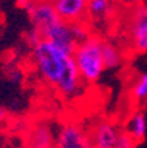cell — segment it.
<instances>
[{
    "label": "cell",
    "mask_w": 147,
    "mask_h": 148,
    "mask_svg": "<svg viewBox=\"0 0 147 148\" xmlns=\"http://www.w3.org/2000/svg\"><path fill=\"white\" fill-rule=\"evenodd\" d=\"M32 63L38 75L62 97L69 100L81 94L84 81L72 53L41 38L32 46Z\"/></svg>",
    "instance_id": "1"
},
{
    "label": "cell",
    "mask_w": 147,
    "mask_h": 148,
    "mask_svg": "<svg viewBox=\"0 0 147 148\" xmlns=\"http://www.w3.org/2000/svg\"><path fill=\"white\" fill-rule=\"evenodd\" d=\"M101 44L103 40L100 37L90 34L86 40L79 41L72 53L84 84L97 82L104 71L103 57H101Z\"/></svg>",
    "instance_id": "2"
},
{
    "label": "cell",
    "mask_w": 147,
    "mask_h": 148,
    "mask_svg": "<svg viewBox=\"0 0 147 148\" xmlns=\"http://www.w3.org/2000/svg\"><path fill=\"white\" fill-rule=\"evenodd\" d=\"M131 47L137 54L147 53V5H137L130 19Z\"/></svg>",
    "instance_id": "3"
},
{
    "label": "cell",
    "mask_w": 147,
    "mask_h": 148,
    "mask_svg": "<svg viewBox=\"0 0 147 148\" xmlns=\"http://www.w3.org/2000/svg\"><path fill=\"white\" fill-rule=\"evenodd\" d=\"M55 145L57 148H87L90 147V138L81 125L66 122L60 126Z\"/></svg>",
    "instance_id": "4"
},
{
    "label": "cell",
    "mask_w": 147,
    "mask_h": 148,
    "mask_svg": "<svg viewBox=\"0 0 147 148\" xmlns=\"http://www.w3.org/2000/svg\"><path fill=\"white\" fill-rule=\"evenodd\" d=\"M118 126L110 120H100L91 131L90 145L94 148H115L119 138Z\"/></svg>",
    "instance_id": "5"
},
{
    "label": "cell",
    "mask_w": 147,
    "mask_h": 148,
    "mask_svg": "<svg viewBox=\"0 0 147 148\" xmlns=\"http://www.w3.org/2000/svg\"><path fill=\"white\" fill-rule=\"evenodd\" d=\"M41 38H46L52 43L57 44L59 47H62L63 50L69 51V53H74L75 47H77V40L74 38V34H72V29H71V24L65 22V21H56V22L47 28L44 31V34L41 35Z\"/></svg>",
    "instance_id": "6"
},
{
    "label": "cell",
    "mask_w": 147,
    "mask_h": 148,
    "mask_svg": "<svg viewBox=\"0 0 147 148\" xmlns=\"http://www.w3.org/2000/svg\"><path fill=\"white\" fill-rule=\"evenodd\" d=\"M52 2L62 21L68 24L86 21L88 0H52Z\"/></svg>",
    "instance_id": "7"
},
{
    "label": "cell",
    "mask_w": 147,
    "mask_h": 148,
    "mask_svg": "<svg viewBox=\"0 0 147 148\" xmlns=\"http://www.w3.org/2000/svg\"><path fill=\"white\" fill-rule=\"evenodd\" d=\"M55 145V138L50 126L46 123L35 125L28 136V147L30 148H49Z\"/></svg>",
    "instance_id": "8"
},
{
    "label": "cell",
    "mask_w": 147,
    "mask_h": 148,
    "mask_svg": "<svg viewBox=\"0 0 147 148\" xmlns=\"http://www.w3.org/2000/svg\"><path fill=\"white\" fill-rule=\"evenodd\" d=\"M127 134L138 144L141 142L144 138H146V134H147V119H146V114L143 112H135L128 123H127Z\"/></svg>",
    "instance_id": "9"
},
{
    "label": "cell",
    "mask_w": 147,
    "mask_h": 148,
    "mask_svg": "<svg viewBox=\"0 0 147 148\" xmlns=\"http://www.w3.org/2000/svg\"><path fill=\"white\" fill-rule=\"evenodd\" d=\"M101 57H103V65L104 69H116L122 63V53L121 50L108 41H103L101 44Z\"/></svg>",
    "instance_id": "10"
},
{
    "label": "cell",
    "mask_w": 147,
    "mask_h": 148,
    "mask_svg": "<svg viewBox=\"0 0 147 148\" xmlns=\"http://www.w3.org/2000/svg\"><path fill=\"white\" fill-rule=\"evenodd\" d=\"M113 0H88L87 16L91 19H104L113 12Z\"/></svg>",
    "instance_id": "11"
},
{
    "label": "cell",
    "mask_w": 147,
    "mask_h": 148,
    "mask_svg": "<svg viewBox=\"0 0 147 148\" xmlns=\"http://www.w3.org/2000/svg\"><path fill=\"white\" fill-rule=\"evenodd\" d=\"M133 97L135 101L141 103L147 100V72L141 73L133 85Z\"/></svg>",
    "instance_id": "12"
},
{
    "label": "cell",
    "mask_w": 147,
    "mask_h": 148,
    "mask_svg": "<svg viewBox=\"0 0 147 148\" xmlns=\"http://www.w3.org/2000/svg\"><path fill=\"white\" fill-rule=\"evenodd\" d=\"M71 29H72V34H74V38L77 40V43L79 41L86 40L88 35H90V31H88V27L86 25V22H74L71 24Z\"/></svg>",
    "instance_id": "13"
},
{
    "label": "cell",
    "mask_w": 147,
    "mask_h": 148,
    "mask_svg": "<svg viewBox=\"0 0 147 148\" xmlns=\"http://www.w3.org/2000/svg\"><path fill=\"white\" fill-rule=\"evenodd\" d=\"M137 142L127 134H119V138H118V142H116V147L115 148H135Z\"/></svg>",
    "instance_id": "14"
},
{
    "label": "cell",
    "mask_w": 147,
    "mask_h": 148,
    "mask_svg": "<svg viewBox=\"0 0 147 148\" xmlns=\"http://www.w3.org/2000/svg\"><path fill=\"white\" fill-rule=\"evenodd\" d=\"M115 3L121 5V6H128V8H134L137 5H141L144 0H113Z\"/></svg>",
    "instance_id": "15"
},
{
    "label": "cell",
    "mask_w": 147,
    "mask_h": 148,
    "mask_svg": "<svg viewBox=\"0 0 147 148\" xmlns=\"http://www.w3.org/2000/svg\"><path fill=\"white\" fill-rule=\"evenodd\" d=\"M5 116H6V110H5L3 107H0V122L5 119Z\"/></svg>",
    "instance_id": "16"
},
{
    "label": "cell",
    "mask_w": 147,
    "mask_h": 148,
    "mask_svg": "<svg viewBox=\"0 0 147 148\" xmlns=\"http://www.w3.org/2000/svg\"><path fill=\"white\" fill-rule=\"evenodd\" d=\"M49 148H57V147H56V145H52V147H49Z\"/></svg>",
    "instance_id": "17"
},
{
    "label": "cell",
    "mask_w": 147,
    "mask_h": 148,
    "mask_svg": "<svg viewBox=\"0 0 147 148\" xmlns=\"http://www.w3.org/2000/svg\"><path fill=\"white\" fill-rule=\"evenodd\" d=\"M87 148H94V147H91V145H90V147H87Z\"/></svg>",
    "instance_id": "18"
}]
</instances>
